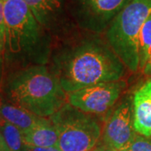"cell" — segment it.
Returning <instances> with one entry per match:
<instances>
[{
    "mask_svg": "<svg viewBox=\"0 0 151 151\" xmlns=\"http://www.w3.org/2000/svg\"><path fill=\"white\" fill-rule=\"evenodd\" d=\"M97 34L71 38L51 55V70L66 93L101 82L120 81L123 61Z\"/></svg>",
    "mask_w": 151,
    "mask_h": 151,
    "instance_id": "1",
    "label": "cell"
},
{
    "mask_svg": "<svg viewBox=\"0 0 151 151\" xmlns=\"http://www.w3.org/2000/svg\"><path fill=\"white\" fill-rule=\"evenodd\" d=\"M3 1L7 64L20 69L46 65L52 55L53 37L39 24L24 0Z\"/></svg>",
    "mask_w": 151,
    "mask_h": 151,
    "instance_id": "2",
    "label": "cell"
},
{
    "mask_svg": "<svg viewBox=\"0 0 151 151\" xmlns=\"http://www.w3.org/2000/svg\"><path fill=\"white\" fill-rule=\"evenodd\" d=\"M5 92L15 106L42 118L52 116L66 100L59 79L45 65L17 70L9 77Z\"/></svg>",
    "mask_w": 151,
    "mask_h": 151,
    "instance_id": "3",
    "label": "cell"
},
{
    "mask_svg": "<svg viewBox=\"0 0 151 151\" xmlns=\"http://www.w3.org/2000/svg\"><path fill=\"white\" fill-rule=\"evenodd\" d=\"M151 13V0H129L106 31V40L126 68H140L139 36Z\"/></svg>",
    "mask_w": 151,
    "mask_h": 151,
    "instance_id": "4",
    "label": "cell"
},
{
    "mask_svg": "<svg viewBox=\"0 0 151 151\" xmlns=\"http://www.w3.org/2000/svg\"><path fill=\"white\" fill-rule=\"evenodd\" d=\"M58 132L60 151H90L101 137V127L95 118L65 103L50 117Z\"/></svg>",
    "mask_w": 151,
    "mask_h": 151,
    "instance_id": "5",
    "label": "cell"
},
{
    "mask_svg": "<svg viewBox=\"0 0 151 151\" xmlns=\"http://www.w3.org/2000/svg\"><path fill=\"white\" fill-rule=\"evenodd\" d=\"M129 0H66V5L76 25L92 34L108 29Z\"/></svg>",
    "mask_w": 151,
    "mask_h": 151,
    "instance_id": "6",
    "label": "cell"
},
{
    "mask_svg": "<svg viewBox=\"0 0 151 151\" xmlns=\"http://www.w3.org/2000/svg\"><path fill=\"white\" fill-rule=\"evenodd\" d=\"M39 24L57 39H67L75 33L65 0H24Z\"/></svg>",
    "mask_w": 151,
    "mask_h": 151,
    "instance_id": "7",
    "label": "cell"
},
{
    "mask_svg": "<svg viewBox=\"0 0 151 151\" xmlns=\"http://www.w3.org/2000/svg\"><path fill=\"white\" fill-rule=\"evenodd\" d=\"M124 86L121 81L97 83L69 93L68 101L84 113L101 114L115 104Z\"/></svg>",
    "mask_w": 151,
    "mask_h": 151,
    "instance_id": "8",
    "label": "cell"
},
{
    "mask_svg": "<svg viewBox=\"0 0 151 151\" xmlns=\"http://www.w3.org/2000/svg\"><path fill=\"white\" fill-rule=\"evenodd\" d=\"M137 136L133 124L132 100L126 97L109 117L104 126V146L117 150H125Z\"/></svg>",
    "mask_w": 151,
    "mask_h": 151,
    "instance_id": "9",
    "label": "cell"
},
{
    "mask_svg": "<svg viewBox=\"0 0 151 151\" xmlns=\"http://www.w3.org/2000/svg\"><path fill=\"white\" fill-rule=\"evenodd\" d=\"M132 108L135 132L142 136L151 137V78L134 92Z\"/></svg>",
    "mask_w": 151,
    "mask_h": 151,
    "instance_id": "10",
    "label": "cell"
},
{
    "mask_svg": "<svg viewBox=\"0 0 151 151\" xmlns=\"http://www.w3.org/2000/svg\"><path fill=\"white\" fill-rule=\"evenodd\" d=\"M1 119L14 125L23 134L45 123L48 119L36 116L24 108L10 104H0Z\"/></svg>",
    "mask_w": 151,
    "mask_h": 151,
    "instance_id": "11",
    "label": "cell"
},
{
    "mask_svg": "<svg viewBox=\"0 0 151 151\" xmlns=\"http://www.w3.org/2000/svg\"><path fill=\"white\" fill-rule=\"evenodd\" d=\"M23 138L26 145L42 148L57 146L59 139L58 132L50 119L27 133L23 134Z\"/></svg>",
    "mask_w": 151,
    "mask_h": 151,
    "instance_id": "12",
    "label": "cell"
},
{
    "mask_svg": "<svg viewBox=\"0 0 151 151\" xmlns=\"http://www.w3.org/2000/svg\"><path fill=\"white\" fill-rule=\"evenodd\" d=\"M0 131L10 151H28L22 132L14 125L0 119Z\"/></svg>",
    "mask_w": 151,
    "mask_h": 151,
    "instance_id": "13",
    "label": "cell"
},
{
    "mask_svg": "<svg viewBox=\"0 0 151 151\" xmlns=\"http://www.w3.org/2000/svg\"><path fill=\"white\" fill-rule=\"evenodd\" d=\"M151 50V13L145 22L139 36L140 68H144Z\"/></svg>",
    "mask_w": 151,
    "mask_h": 151,
    "instance_id": "14",
    "label": "cell"
},
{
    "mask_svg": "<svg viewBox=\"0 0 151 151\" xmlns=\"http://www.w3.org/2000/svg\"><path fill=\"white\" fill-rule=\"evenodd\" d=\"M128 150L151 151V137L137 135Z\"/></svg>",
    "mask_w": 151,
    "mask_h": 151,
    "instance_id": "15",
    "label": "cell"
},
{
    "mask_svg": "<svg viewBox=\"0 0 151 151\" xmlns=\"http://www.w3.org/2000/svg\"><path fill=\"white\" fill-rule=\"evenodd\" d=\"M5 43V19L4 10V1L0 0V50L3 52Z\"/></svg>",
    "mask_w": 151,
    "mask_h": 151,
    "instance_id": "16",
    "label": "cell"
},
{
    "mask_svg": "<svg viewBox=\"0 0 151 151\" xmlns=\"http://www.w3.org/2000/svg\"><path fill=\"white\" fill-rule=\"evenodd\" d=\"M28 151H60L57 146L53 147H29L28 148Z\"/></svg>",
    "mask_w": 151,
    "mask_h": 151,
    "instance_id": "17",
    "label": "cell"
},
{
    "mask_svg": "<svg viewBox=\"0 0 151 151\" xmlns=\"http://www.w3.org/2000/svg\"><path fill=\"white\" fill-rule=\"evenodd\" d=\"M143 69H144V72L146 75L151 76V50L150 51V54H149L148 60H147L145 65V67Z\"/></svg>",
    "mask_w": 151,
    "mask_h": 151,
    "instance_id": "18",
    "label": "cell"
},
{
    "mask_svg": "<svg viewBox=\"0 0 151 151\" xmlns=\"http://www.w3.org/2000/svg\"><path fill=\"white\" fill-rule=\"evenodd\" d=\"M0 151H10V150L9 149V147L6 144L5 139L2 134L1 131H0Z\"/></svg>",
    "mask_w": 151,
    "mask_h": 151,
    "instance_id": "19",
    "label": "cell"
},
{
    "mask_svg": "<svg viewBox=\"0 0 151 151\" xmlns=\"http://www.w3.org/2000/svg\"><path fill=\"white\" fill-rule=\"evenodd\" d=\"M97 151H129L128 150H112V149H109V148H107L105 146H103L102 148H99Z\"/></svg>",
    "mask_w": 151,
    "mask_h": 151,
    "instance_id": "20",
    "label": "cell"
},
{
    "mask_svg": "<svg viewBox=\"0 0 151 151\" xmlns=\"http://www.w3.org/2000/svg\"><path fill=\"white\" fill-rule=\"evenodd\" d=\"M1 53H2V51H1V50H0V55H1Z\"/></svg>",
    "mask_w": 151,
    "mask_h": 151,
    "instance_id": "21",
    "label": "cell"
}]
</instances>
